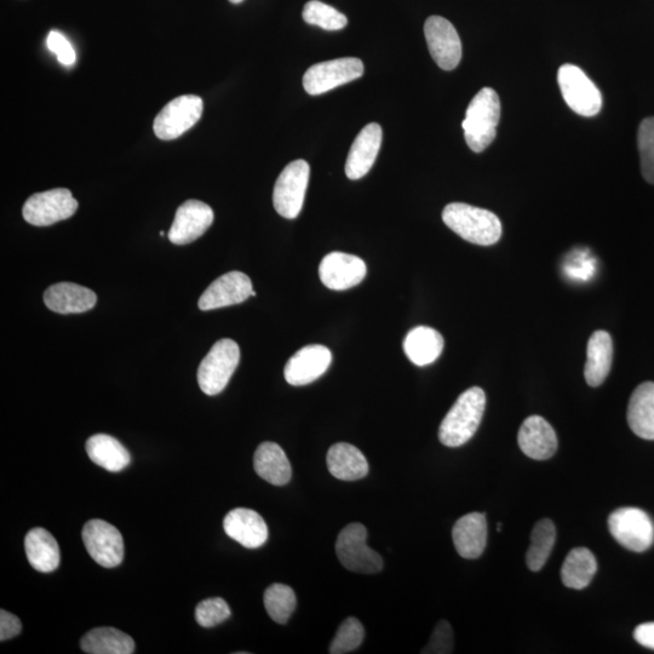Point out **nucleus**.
I'll use <instances>...</instances> for the list:
<instances>
[{
  "label": "nucleus",
  "instance_id": "1",
  "mask_svg": "<svg viewBox=\"0 0 654 654\" xmlns=\"http://www.w3.org/2000/svg\"><path fill=\"white\" fill-rule=\"evenodd\" d=\"M486 394L479 387L469 388L460 395L440 424V443L447 447L467 444L483 421Z\"/></svg>",
  "mask_w": 654,
  "mask_h": 654
},
{
  "label": "nucleus",
  "instance_id": "2",
  "mask_svg": "<svg viewBox=\"0 0 654 654\" xmlns=\"http://www.w3.org/2000/svg\"><path fill=\"white\" fill-rule=\"evenodd\" d=\"M443 221L451 231L475 245L490 246L498 243L502 237L503 228L498 216L472 205H447L443 211Z\"/></svg>",
  "mask_w": 654,
  "mask_h": 654
},
{
  "label": "nucleus",
  "instance_id": "3",
  "mask_svg": "<svg viewBox=\"0 0 654 654\" xmlns=\"http://www.w3.org/2000/svg\"><path fill=\"white\" fill-rule=\"evenodd\" d=\"M501 119V101L495 90L479 91L467 108L462 123L467 145L475 153L484 152L496 139L497 125Z\"/></svg>",
  "mask_w": 654,
  "mask_h": 654
},
{
  "label": "nucleus",
  "instance_id": "4",
  "mask_svg": "<svg viewBox=\"0 0 654 654\" xmlns=\"http://www.w3.org/2000/svg\"><path fill=\"white\" fill-rule=\"evenodd\" d=\"M240 361V349L237 342L223 338L214 344L206 354L198 369V383L206 395L223 392L237 370Z\"/></svg>",
  "mask_w": 654,
  "mask_h": 654
},
{
  "label": "nucleus",
  "instance_id": "5",
  "mask_svg": "<svg viewBox=\"0 0 654 654\" xmlns=\"http://www.w3.org/2000/svg\"><path fill=\"white\" fill-rule=\"evenodd\" d=\"M367 530L353 522L344 527L336 541V554L343 567L355 573L375 575L383 569L381 555L366 544Z\"/></svg>",
  "mask_w": 654,
  "mask_h": 654
},
{
  "label": "nucleus",
  "instance_id": "6",
  "mask_svg": "<svg viewBox=\"0 0 654 654\" xmlns=\"http://www.w3.org/2000/svg\"><path fill=\"white\" fill-rule=\"evenodd\" d=\"M311 168L306 160L298 159L281 172L275 182L273 204L280 216L294 220L301 214Z\"/></svg>",
  "mask_w": 654,
  "mask_h": 654
},
{
  "label": "nucleus",
  "instance_id": "7",
  "mask_svg": "<svg viewBox=\"0 0 654 654\" xmlns=\"http://www.w3.org/2000/svg\"><path fill=\"white\" fill-rule=\"evenodd\" d=\"M608 530L619 544L631 552H646L654 542L653 521L639 508L617 509L608 518Z\"/></svg>",
  "mask_w": 654,
  "mask_h": 654
},
{
  "label": "nucleus",
  "instance_id": "8",
  "mask_svg": "<svg viewBox=\"0 0 654 654\" xmlns=\"http://www.w3.org/2000/svg\"><path fill=\"white\" fill-rule=\"evenodd\" d=\"M558 82L562 97L573 112L582 117H594L601 111L602 95L598 86L581 68L567 63L561 66Z\"/></svg>",
  "mask_w": 654,
  "mask_h": 654
},
{
  "label": "nucleus",
  "instance_id": "9",
  "mask_svg": "<svg viewBox=\"0 0 654 654\" xmlns=\"http://www.w3.org/2000/svg\"><path fill=\"white\" fill-rule=\"evenodd\" d=\"M364 71L363 61L357 57L320 62L304 74L303 88L309 95H323L363 77Z\"/></svg>",
  "mask_w": 654,
  "mask_h": 654
},
{
  "label": "nucleus",
  "instance_id": "10",
  "mask_svg": "<svg viewBox=\"0 0 654 654\" xmlns=\"http://www.w3.org/2000/svg\"><path fill=\"white\" fill-rule=\"evenodd\" d=\"M78 202L66 188L50 189L27 199L22 210L25 221L36 227H47L68 220L76 214Z\"/></svg>",
  "mask_w": 654,
  "mask_h": 654
},
{
  "label": "nucleus",
  "instance_id": "11",
  "mask_svg": "<svg viewBox=\"0 0 654 654\" xmlns=\"http://www.w3.org/2000/svg\"><path fill=\"white\" fill-rule=\"evenodd\" d=\"M203 109V100L197 95L177 97L170 101L154 120V134L163 141L177 139L199 122Z\"/></svg>",
  "mask_w": 654,
  "mask_h": 654
},
{
  "label": "nucleus",
  "instance_id": "12",
  "mask_svg": "<svg viewBox=\"0 0 654 654\" xmlns=\"http://www.w3.org/2000/svg\"><path fill=\"white\" fill-rule=\"evenodd\" d=\"M82 538L86 550L97 564L113 569L124 559V539L117 527L103 520L86 522Z\"/></svg>",
  "mask_w": 654,
  "mask_h": 654
},
{
  "label": "nucleus",
  "instance_id": "13",
  "mask_svg": "<svg viewBox=\"0 0 654 654\" xmlns=\"http://www.w3.org/2000/svg\"><path fill=\"white\" fill-rule=\"evenodd\" d=\"M430 55L441 70L452 71L462 60V42L455 26L441 16H430L424 25Z\"/></svg>",
  "mask_w": 654,
  "mask_h": 654
},
{
  "label": "nucleus",
  "instance_id": "14",
  "mask_svg": "<svg viewBox=\"0 0 654 654\" xmlns=\"http://www.w3.org/2000/svg\"><path fill=\"white\" fill-rule=\"evenodd\" d=\"M366 263L360 257L331 252L319 267V277L327 289L343 291L354 288L366 277Z\"/></svg>",
  "mask_w": 654,
  "mask_h": 654
},
{
  "label": "nucleus",
  "instance_id": "15",
  "mask_svg": "<svg viewBox=\"0 0 654 654\" xmlns=\"http://www.w3.org/2000/svg\"><path fill=\"white\" fill-rule=\"evenodd\" d=\"M214 211L199 200H187L176 211L174 223L169 231V240L175 245L195 242L208 231L214 222Z\"/></svg>",
  "mask_w": 654,
  "mask_h": 654
},
{
  "label": "nucleus",
  "instance_id": "16",
  "mask_svg": "<svg viewBox=\"0 0 654 654\" xmlns=\"http://www.w3.org/2000/svg\"><path fill=\"white\" fill-rule=\"evenodd\" d=\"M332 363L329 348L320 344H311L292 355L286 363L284 376L291 386L300 387L317 381L323 376Z\"/></svg>",
  "mask_w": 654,
  "mask_h": 654
},
{
  "label": "nucleus",
  "instance_id": "17",
  "mask_svg": "<svg viewBox=\"0 0 654 654\" xmlns=\"http://www.w3.org/2000/svg\"><path fill=\"white\" fill-rule=\"evenodd\" d=\"M252 283L248 275L242 272H229L217 278L199 298L198 306L202 311L234 306L251 297Z\"/></svg>",
  "mask_w": 654,
  "mask_h": 654
},
{
  "label": "nucleus",
  "instance_id": "18",
  "mask_svg": "<svg viewBox=\"0 0 654 654\" xmlns=\"http://www.w3.org/2000/svg\"><path fill=\"white\" fill-rule=\"evenodd\" d=\"M518 441L521 451L536 461L549 460L558 450V436L541 416L526 418L521 424Z\"/></svg>",
  "mask_w": 654,
  "mask_h": 654
},
{
  "label": "nucleus",
  "instance_id": "19",
  "mask_svg": "<svg viewBox=\"0 0 654 654\" xmlns=\"http://www.w3.org/2000/svg\"><path fill=\"white\" fill-rule=\"evenodd\" d=\"M382 128L377 123L366 125L354 140L346 163L349 180H360L369 174L374 166L382 145Z\"/></svg>",
  "mask_w": 654,
  "mask_h": 654
},
{
  "label": "nucleus",
  "instance_id": "20",
  "mask_svg": "<svg viewBox=\"0 0 654 654\" xmlns=\"http://www.w3.org/2000/svg\"><path fill=\"white\" fill-rule=\"evenodd\" d=\"M223 529L228 537L249 549L262 547L268 539L266 521L255 510L248 508H237L229 512L223 520Z\"/></svg>",
  "mask_w": 654,
  "mask_h": 654
},
{
  "label": "nucleus",
  "instance_id": "21",
  "mask_svg": "<svg viewBox=\"0 0 654 654\" xmlns=\"http://www.w3.org/2000/svg\"><path fill=\"white\" fill-rule=\"evenodd\" d=\"M453 543L457 553L464 559H478L483 555L487 542L485 514L469 513L453 526Z\"/></svg>",
  "mask_w": 654,
  "mask_h": 654
},
{
  "label": "nucleus",
  "instance_id": "22",
  "mask_svg": "<svg viewBox=\"0 0 654 654\" xmlns=\"http://www.w3.org/2000/svg\"><path fill=\"white\" fill-rule=\"evenodd\" d=\"M97 297L94 291L73 283H59L45 291L44 303L50 311L59 314H77L95 307Z\"/></svg>",
  "mask_w": 654,
  "mask_h": 654
},
{
  "label": "nucleus",
  "instance_id": "23",
  "mask_svg": "<svg viewBox=\"0 0 654 654\" xmlns=\"http://www.w3.org/2000/svg\"><path fill=\"white\" fill-rule=\"evenodd\" d=\"M327 468L338 480L355 481L369 474V463L357 447L338 443L330 447L326 457Z\"/></svg>",
  "mask_w": 654,
  "mask_h": 654
},
{
  "label": "nucleus",
  "instance_id": "24",
  "mask_svg": "<svg viewBox=\"0 0 654 654\" xmlns=\"http://www.w3.org/2000/svg\"><path fill=\"white\" fill-rule=\"evenodd\" d=\"M255 472L267 483L284 486L291 480L292 469L288 456L278 444L263 443L254 457Z\"/></svg>",
  "mask_w": 654,
  "mask_h": 654
},
{
  "label": "nucleus",
  "instance_id": "25",
  "mask_svg": "<svg viewBox=\"0 0 654 654\" xmlns=\"http://www.w3.org/2000/svg\"><path fill=\"white\" fill-rule=\"evenodd\" d=\"M613 359L612 337L606 331H596L589 338L585 381L590 387H600L610 374Z\"/></svg>",
  "mask_w": 654,
  "mask_h": 654
},
{
  "label": "nucleus",
  "instance_id": "26",
  "mask_svg": "<svg viewBox=\"0 0 654 654\" xmlns=\"http://www.w3.org/2000/svg\"><path fill=\"white\" fill-rule=\"evenodd\" d=\"M628 423L639 438L654 440V383L640 384L631 395L628 405Z\"/></svg>",
  "mask_w": 654,
  "mask_h": 654
},
{
  "label": "nucleus",
  "instance_id": "27",
  "mask_svg": "<svg viewBox=\"0 0 654 654\" xmlns=\"http://www.w3.org/2000/svg\"><path fill=\"white\" fill-rule=\"evenodd\" d=\"M404 351L417 366L433 364L444 351V337L432 327H415L405 338Z\"/></svg>",
  "mask_w": 654,
  "mask_h": 654
},
{
  "label": "nucleus",
  "instance_id": "28",
  "mask_svg": "<svg viewBox=\"0 0 654 654\" xmlns=\"http://www.w3.org/2000/svg\"><path fill=\"white\" fill-rule=\"evenodd\" d=\"M85 449L91 461L111 473L122 472L131 463L130 452L111 435L91 436Z\"/></svg>",
  "mask_w": 654,
  "mask_h": 654
},
{
  "label": "nucleus",
  "instance_id": "29",
  "mask_svg": "<svg viewBox=\"0 0 654 654\" xmlns=\"http://www.w3.org/2000/svg\"><path fill=\"white\" fill-rule=\"evenodd\" d=\"M25 550L28 561L38 572H54L60 565L59 544L47 530L33 529L25 538Z\"/></svg>",
  "mask_w": 654,
  "mask_h": 654
},
{
  "label": "nucleus",
  "instance_id": "30",
  "mask_svg": "<svg viewBox=\"0 0 654 654\" xmlns=\"http://www.w3.org/2000/svg\"><path fill=\"white\" fill-rule=\"evenodd\" d=\"M80 647L90 654H133L135 642L131 636L116 628L90 630L80 640Z\"/></svg>",
  "mask_w": 654,
  "mask_h": 654
},
{
  "label": "nucleus",
  "instance_id": "31",
  "mask_svg": "<svg viewBox=\"0 0 654 654\" xmlns=\"http://www.w3.org/2000/svg\"><path fill=\"white\" fill-rule=\"evenodd\" d=\"M596 571H598V561L589 549H573L562 565V583L567 588L582 590L593 581Z\"/></svg>",
  "mask_w": 654,
  "mask_h": 654
},
{
  "label": "nucleus",
  "instance_id": "32",
  "mask_svg": "<svg viewBox=\"0 0 654 654\" xmlns=\"http://www.w3.org/2000/svg\"><path fill=\"white\" fill-rule=\"evenodd\" d=\"M556 529L549 519L538 521L531 533V544L526 554V562L533 572L541 571L554 548Z\"/></svg>",
  "mask_w": 654,
  "mask_h": 654
},
{
  "label": "nucleus",
  "instance_id": "33",
  "mask_svg": "<svg viewBox=\"0 0 654 654\" xmlns=\"http://www.w3.org/2000/svg\"><path fill=\"white\" fill-rule=\"evenodd\" d=\"M296 605L295 592L289 585L275 583L266 590L265 607L275 623H288Z\"/></svg>",
  "mask_w": 654,
  "mask_h": 654
},
{
  "label": "nucleus",
  "instance_id": "34",
  "mask_svg": "<svg viewBox=\"0 0 654 654\" xmlns=\"http://www.w3.org/2000/svg\"><path fill=\"white\" fill-rule=\"evenodd\" d=\"M302 15L308 25L318 26L325 31H341L348 25L346 15L319 0L304 5Z\"/></svg>",
  "mask_w": 654,
  "mask_h": 654
},
{
  "label": "nucleus",
  "instance_id": "35",
  "mask_svg": "<svg viewBox=\"0 0 654 654\" xmlns=\"http://www.w3.org/2000/svg\"><path fill=\"white\" fill-rule=\"evenodd\" d=\"M365 630L359 619L349 617L338 628L330 646L331 654H346L357 650L363 644Z\"/></svg>",
  "mask_w": 654,
  "mask_h": 654
},
{
  "label": "nucleus",
  "instance_id": "36",
  "mask_svg": "<svg viewBox=\"0 0 654 654\" xmlns=\"http://www.w3.org/2000/svg\"><path fill=\"white\" fill-rule=\"evenodd\" d=\"M642 176L654 185V117L642 120L638 133Z\"/></svg>",
  "mask_w": 654,
  "mask_h": 654
},
{
  "label": "nucleus",
  "instance_id": "37",
  "mask_svg": "<svg viewBox=\"0 0 654 654\" xmlns=\"http://www.w3.org/2000/svg\"><path fill=\"white\" fill-rule=\"evenodd\" d=\"M231 617V608L221 598H212L200 602L195 608V619L200 627L214 628Z\"/></svg>",
  "mask_w": 654,
  "mask_h": 654
},
{
  "label": "nucleus",
  "instance_id": "38",
  "mask_svg": "<svg viewBox=\"0 0 654 654\" xmlns=\"http://www.w3.org/2000/svg\"><path fill=\"white\" fill-rule=\"evenodd\" d=\"M453 652V631L447 621H440L436 625L432 638L422 653L446 654Z\"/></svg>",
  "mask_w": 654,
  "mask_h": 654
},
{
  "label": "nucleus",
  "instance_id": "39",
  "mask_svg": "<svg viewBox=\"0 0 654 654\" xmlns=\"http://www.w3.org/2000/svg\"><path fill=\"white\" fill-rule=\"evenodd\" d=\"M47 45L51 53L57 56V60L63 66H73L76 62V51H74L72 44L62 33L51 31L47 39Z\"/></svg>",
  "mask_w": 654,
  "mask_h": 654
},
{
  "label": "nucleus",
  "instance_id": "40",
  "mask_svg": "<svg viewBox=\"0 0 654 654\" xmlns=\"http://www.w3.org/2000/svg\"><path fill=\"white\" fill-rule=\"evenodd\" d=\"M22 630L19 618L11 615L8 611H0V641H7L15 638Z\"/></svg>",
  "mask_w": 654,
  "mask_h": 654
},
{
  "label": "nucleus",
  "instance_id": "41",
  "mask_svg": "<svg viewBox=\"0 0 654 654\" xmlns=\"http://www.w3.org/2000/svg\"><path fill=\"white\" fill-rule=\"evenodd\" d=\"M634 639L638 644L654 651V622L640 624L634 631Z\"/></svg>",
  "mask_w": 654,
  "mask_h": 654
},
{
  "label": "nucleus",
  "instance_id": "42",
  "mask_svg": "<svg viewBox=\"0 0 654 654\" xmlns=\"http://www.w3.org/2000/svg\"><path fill=\"white\" fill-rule=\"evenodd\" d=\"M229 2H231L232 4H240L243 3L244 0H229Z\"/></svg>",
  "mask_w": 654,
  "mask_h": 654
}]
</instances>
